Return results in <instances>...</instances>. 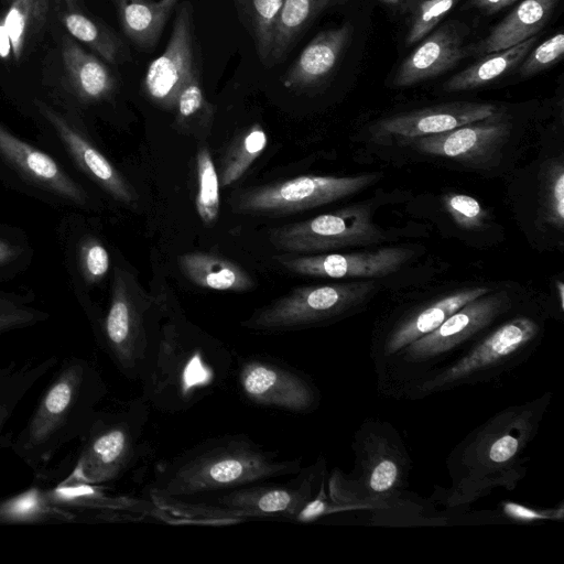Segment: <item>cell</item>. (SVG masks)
Returning a JSON list of instances; mask_svg holds the SVG:
<instances>
[{"instance_id": "bcb514c9", "label": "cell", "mask_w": 564, "mask_h": 564, "mask_svg": "<svg viewBox=\"0 0 564 564\" xmlns=\"http://www.w3.org/2000/svg\"><path fill=\"white\" fill-rule=\"evenodd\" d=\"M11 52V43L0 18V57L6 58Z\"/></svg>"}, {"instance_id": "e575fe53", "label": "cell", "mask_w": 564, "mask_h": 564, "mask_svg": "<svg viewBox=\"0 0 564 564\" xmlns=\"http://www.w3.org/2000/svg\"><path fill=\"white\" fill-rule=\"evenodd\" d=\"M540 180L539 214L541 220L562 230L564 225V164L562 158L545 163Z\"/></svg>"}, {"instance_id": "ee69618b", "label": "cell", "mask_w": 564, "mask_h": 564, "mask_svg": "<svg viewBox=\"0 0 564 564\" xmlns=\"http://www.w3.org/2000/svg\"><path fill=\"white\" fill-rule=\"evenodd\" d=\"M563 511V506H560L558 509L538 510L513 501L502 503V513L509 519L518 522L562 520Z\"/></svg>"}, {"instance_id": "d6986e66", "label": "cell", "mask_w": 564, "mask_h": 564, "mask_svg": "<svg viewBox=\"0 0 564 564\" xmlns=\"http://www.w3.org/2000/svg\"><path fill=\"white\" fill-rule=\"evenodd\" d=\"M412 256L402 247H386L352 253H317L281 256L278 261L286 270L318 278H381L398 271Z\"/></svg>"}, {"instance_id": "c3c4849f", "label": "cell", "mask_w": 564, "mask_h": 564, "mask_svg": "<svg viewBox=\"0 0 564 564\" xmlns=\"http://www.w3.org/2000/svg\"><path fill=\"white\" fill-rule=\"evenodd\" d=\"M386 4H389V6H400V4H405L409 0H379Z\"/></svg>"}, {"instance_id": "4fadbf2b", "label": "cell", "mask_w": 564, "mask_h": 564, "mask_svg": "<svg viewBox=\"0 0 564 564\" xmlns=\"http://www.w3.org/2000/svg\"><path fill=\"white\" fill-rule=\"evenodd\" d=\"M375 174L356 176L302 175L249 188L231 205L239 214L278 216L316 208L362 191Z\"/></svg>"}, {"instance_id": "d6a6232c", "label": "cell", "mask_w": 564, "mask_h": 564, "mask_svg": "<svg viewBox=\"0 0 564 564\" xmlns=\"http://www.w3.org/2000/svg\"><path fill=\"white\" fill-rule=\"evenodd\" d=\"M50 316L46 310L36 304L33 291L0 289V336L44 323Z\"/></svg>"}, {"instance_id": "60d3db41", "label": "cell", "mask_w": 564, "mask_h": 564, "mask_svg": "<svg viewBox=\"0 0 564 564\" xmlns=\"http://www.w3.org/2000/svg\"><path fill=\"white\" fill-rule=\"evenodd\" d=\"M442 202L445 210L459 228L480 230L486 227L489 214L476 198L465 194L447 193L442 197Z\"/></svg>"}, {"instance_id": "2e32d148", "label": "cell", "mask_w": 564, "mask_h": 564, "mask_svg": "<svg viewBox=\"0 0 564 564\" xmlns=\"http://www.w3.org/2000/svg\"><path fill=\"white\" fill-rule=\"evenodd\" d=\"M236 379L241 398L257 406L306 414L319 405L321 394L312 379L272 357L239 359Z\"/></svg>"}, {"instance_id": "277c9868", "label": "cell", "mask_w": 564, "mask_h": 564, "mask_svg": "<svg viewBox=\"0 0 564 564\" xmlns=\"http://www.w3.org/2000/svg\"><path fill=\"white\" fill-rule=\"evenodd\" d=\"M108 393L98 368L84 357H66L42 391L10 448L35 477L67 445L79 442Z\"/></svg>"}, {"instance_id": "f6af8a7d", "label": "cell", "mask_w": 564, "mask_h": 564, "mask_svg": "<svg viewBox=\"0 0 564 564\" xmlns=\"http://www.w3.org/2000/svg\"><path fill=\"white\" fill-rule=\"evenodd\" d=\"M517 0H468L465 4L468 9H476L485 14H492Z\"/></svg>"}, {"instance_id": "7bdbcfd3", "label": "cell", "mask_w": 564, "mask_h": 564, "mask_svg": "<svg viewBox=\"0 0 564 564\" xmlns=\"http://www.w3.org/2000/svg\"><path fill=\"white\" fill-rule=\"evenodd\" d=\"M528 54L520 67L521 75L531 76L549 68L564 54V34H554Z\"/></svg>"}, {"instance_id": "d590c367", "label": "cell", "mask_w": 564, "mask_h": 564, "mask_svg": "<svg viewBox=\"0 0 564 564\" xmlns=\"http://www.w3.org/2000/svg\"><path fill=\"white\" fill-rule=\"evenodd\" d=\"M68 33L90 46L104 59L116 63L121 54L118 39L105 26L80 12H68L63 17Z\"/></svg>"}, {"instance_id": "3957f363", "label": "cell", "mask_w": 564, "mask_h": 564, "mask_svg": "<svg viewBox=\"0 0 564 564\" xmlns=\"http://www.w3.org/2000/svg\"><path fill=\"white\" fill-rule=\"evenodd\" d=\"M301 459L285 458L243 434L205 440L164 463L150 486V500H191L301 470Z\"/></svg>"}, {"instance_id": "5bb4252c", "label": "cell", "mask_w": 564, "mask_h": 564, "mask_svg": "<svg viewBox=\"0 0 564 564\" xmlns=\"http://www.w3.org/2000/svg\"><path fill=\"white\" fill-rule=\"evenodd\" d=\"M90 214L65 212L55 232L69 288L89 322L98 314L90 293L112 271V260L105 239Z\"/></svg>"}, {"instance_id": "cb8c5ba5", "label": "cell", "mask_w": 564, "mask_h": 564, "mask_svg": "<svg viewBox=\"0 0 564 564\" xmlns=\"http://www.w3.org/2000/svg\"><path fill=\"white\" fill-rule=\"evenodd\" d=\"M352 32L349 22L317 34L294 61L282 82L289 88L321 84L336 67Z\"/></svg>"}, {"instance_id": "1f68e13d", "label": "cell", "mask_w": 564, "mask_h": 564, "mask_svg": "<svg viewBox=\"0 0 564 564\" xmlns=\"http://www.w3.org/2000/svg\"><path fill=\"white\" fill-rule=\"evenodd\" d=\"M47 12L46 0H11L1 18L11 43V53L19 61L29 36L39 29Z\"/></svg>"}, {"instance_id": "e0dca14e", "label": "cell", "mask_w": 564, "mask_h": 564, "mask_svg": "<svg viewBox=\"0 0 564 564\" xmlns=\"http://www.w3.org/2000/svg\"><path fill=\"white\" fill-rule=\"evenodd\" d=\"M511 121L501 111L442 133L415 138L403 144L420 152L454 159L474 169H489L499 162L511 133Z\"/></svg>"}, {"instance_id": "603a6c76", "label": "cell", "mask_w": 564, "mask_h": 564, "mask_svg": "<svg viewBox=\"0 0 564 564\" xmlns=\"http://www.w3.org/2000/svg\"><path fill=\"white\" fill-rule=\"evenodd\" d=\"M58 364V358L32 356L0 366V449L10 448L12 421L33 388Z\"/></svg>"}, {"instance_id": "7a4b0ae2", "label": "cell", "mask_w": 564, "mask_h": 564, "mask_svg": "<svg viewBox=\"0 0 564 564\" xmlns=\"http://www.w3.org/2000/svg\"><path fill=\"white\" fill-rule=\"evenodd\" d=\"M551 393L511 405L470 432L448 456L452 485L444 501L468 505L496 488L512 490L527 473L525 452L538 433Z\"/></svg>"}, {"instance_id": "f1b7e54d", "label": "cell", "mask_w": 564, "mask_h": 564, "mask_svg": "<svg viewBox=\"0 0 564 564\" xmlns=\"http://www.w3.org/2000/svg\"><path fill=\"white\" fill-rule=\"evenodd\" d=\"M536 40L534 35L509 48L480 56V59L445 82L443 89L449 93L470 90L499 78L523 61Z\"/></svg>"}, {"instance_id": "ffe728a7", "label": "cell", "mask_w": 564, "mask_h": 564, "mask_svg": "<svg viewBox=\"0 0 564 564\" xmlns=\"http://www.w3.org/2000/svg\"><path fill=\"white\" fill-rule=\"evenodd\" d=\"M496 111L497 107L487 102H451L384 118L371 131L377 139H395L403 144L482 120Z\"/></svg>"}, {"instance_id": "d4e9b609", "label": "cell", "mask_w": 564, "mask_h": 564, "mask_svg": "<svg viewBox=\"0 0 564 564\" xmlns=\"http://www.w3.org/2000/svg\"><path fill=\"white\" fill-rule=\"evenodd\" d=\"M558 0H523L469 53L486 54L514 46L538 34L549 21Z\"/></svg>"}, {"instance_id": "74e56055", "label": "cell", "mask_w": 564, "mask_h": 564, "mask_svg": "<svg viewBox=\"0 0 564 564\" xmlns=\"http://www.w3.org/2000/svg\"><path fill=\"white\" fill-rule=\"evenodd\" d=\"M459 1L409 0L405 3L409 13L405 43L412 45L424 39Z\"/></svg>"}, {"instance_id": "ba28073f", "label": "cell", "mask_w": 564, "mask_h": 564, "mask_svg": "<svg viewBox=\"0 0 564 564\" xmlns=\"http://www.w3.org/2000/svg\"><path fill=\"white\" fill-rule=\"evenodd\" d=\"M0 183L65 212L95 213L100 199L59 158L0 120Z\"/></svg>"}, {"instance_id": "f35d334b", "label": "cell", "mask_w": 564, "mask_h": 564, "mask_svg": "<svg viewBox=\"0 0 564 564\" xmlns=\"http://www.w3.org/2000/svg\"><path fill=\"white\" fill-rule=\"evenodd\" d=\"M268 143L265 131L260 124L252 126L242 137L223 169L219 184L228 186L239 180L252 162L262 153Z\"/></svg>"}, {"instance_id": "30bf717a", "label": "cell", "mask_w": 564, "mask_h": 564, "mask_svg": "<svg viewBox=\"0 0 564 564\" xmlns=\"http://www.w3.org/2000/svg\"><path fill=\"white\" fill-rule=\"evenodd\" d=\"M541 333L529 316L511 318L477 341L466 354L431 370L403 394L412 399L494 379L528 358Z\"/></svg>"}, {"instance_id": "4316f807", "label": "cell", "mask_w": 564, "mask_h": 564, "mask_svg": "<svg viewBox=\"0 0 564 564\" xmlns=\"http://www.w3.org/2000/svg\"><path fill=\"white\" fill-rule=\"evenodd\" d=\"M182 272L194 284L217 291L245 292L253 289L252 278L237 263L208 252L178 257Z\"/></svg>"}, {"instance_id": "4dcf8cb0", "label": "cell", "mask_w": 564, "mask_h": 564, "mask_svg": "<svg viewBox=\"0 0 564 564\" xmlns=\"http://www.w3.org/2000/svg\"><path fill=\"white\" fill-rule=\"evenodd\" d=\"M335 0H284L275 26L268 62H276L291 47L295 37Z\"/></svg>"}, {"instance_id": "83f0119b", "label": "cell", "mask_w": 564, "mask_h": 564, "mask_svg": "<svg viewBox=\"0 0 564 564\" xmlns=\"http://www.w3.org/2000/svg\"><path fill=\"white\" fill-rule=\"evenodd\" d=\"M178 0H115L126 35L138 46H153Z\"/></svg>"}, {"instance_id": "7dc6e473", "label": "cell", "mask_w": 564, "mask_h": 564, "mask_svg": "<svg viewBox=\"0 0 564 564\" xmlns=\"http://www.w3.org/2000/svg\"><path fill=\"white\" fill-rule=\"evenodd\" d=\"M556 290L558 292L561 310H564V283L560 280L556 281Z\"/></svg>"}, {"instance_id": "8fae6325", "label": "cell", "mask_w": 564, "mask_h": 564, "mask_svg": "<svg viewBox=\"0 0 564 564\" xmlns=\"http://www.w3.org/2000/svg\"><path fill=\"white\" fill-rule=\"evenodd\" d=\"M150 301L132 273L120 264L111 271L109 304L90 321L100 347L129 380H139L143 364Z\"/></svg>"}, {"instance_id": "8992f818", "label": "cell", "mask_w": 564, "mask_h": 564, "mask_svg": "<svg viewBox=\"0 0 564 564\" xmlns=\"http://www.w3.org/2000/svg\"><path fill=\"white\" fill-rule=\"evenodd\" d=\"M351 474L334 469L328 479L332 513L397 506L410 471V457L397 431L386 422L362 424L355 435Z\"/></svg>"}, {"instance_id": "44dd1931", "label": "cell", "mask_w": 564, "mask_h": 564, "mask_svg": "<svg viewBox=\"0 0 564 564\" xmlns=\"http://www.w3.org/2000/svg\"><path fill=\"white\" fill-rule=\"evenodd\" d=\"M467 26L449 21L429 33L401 63L394 86L406 87L445 73L469 54L465 45Z\"/></svg>"}, {"instance_id": "9c48e42d", "label": "cell", "mask_w": 564, "mask_h": 564, "mask_svg": "<svg viewBox=\"0 0 564 564\" xmlns=\"http://www.w3.org/2000/svg\"><path fill=\"white\" fill-rule=\"evenodd\" d=\"M149 408L140 397L99 409L78 442L73 467L61 480L101 486L119 479L138 459Z\"/></svg>"}, {"instance_id": "ab89813d", "label": "cell", "mask_w": 564, "mask_h": 564, "mask_svg": "<svg viewBox=\"0 0 564 564\" xmlns=\"http://www.w3.org/2000/svg\"><path fill=\"white\" fill-rule=\"evenodd\" d=\"M283 3L284 0H251L254 39L263 62H268Z\"/></svg>"}, {"instance_id": "ac0fdd59", "label": "cell", "mask_w": 564, "mask_h": 564, "mask_svg": "<svg viewBox=\"0 0 564 564\" xmlns=\"http://www.w3.org/2000/svg\"><path fill=\"white\" fill-rule=\"evenodd\" d=\"M192 12L189 2L180 6L167 45L149 65L143 80L149 98L163 108H174L180 90L196 70Z\"/></svg>"}, {"instance_id": "836d02e7", "label": "cell", "mask_w": 564, "mask_h": 564, "mask_svg": "<svg viewBox=\"0 0 564 564\" xmlns=\"http://www.w3.org/2000/svg\"><path fill=\"white\" fill-rule=\"evenodd\" d=\"M34 256L33 242L23 228L0 223V282L26 271Z\"/></svg>"}, {"instance_id": "7c38bea8", "label": "cell", "mask_w": 564, "mask_h": 564, "mask_svg": "<svg viewBox=\"0 0 564 564\" xmlns=\"http://www.w3.org/2000/svg\"><path fill=\"white\" fill-rule=\"evenodd\" d=\"M373 289L370 281L299 286L256 311L242 325L258 332H283L323 324L362 304Z\"/></svg>"}, {"instance_id": "b9f144b4", "label": "cell", "mask_w": 564, "mask_h": 564, "mask_svg": "<svg viewBox=\"0 0 564 564\" xmlns=\"http://www.w3.org/2000/svg\"><path fill=\"white\" fill-rule=\"evenodd\" d=\"M174 108L180 124L189 123L195 119L207 120L212 115V105L204 96L197 70L180 90Z\"/></svg>"}, {"instance_id": "7402d4cb", "label": "cell", "mask_w": 564, "mask_h": 564, "mask_svg": "<svg viewBox=\"0 0 564 564\" xmlns=\"http://www.w3.org/2000/svg\"><path fill=\"white\" fill-rule=\"evenodd\" d=\"M490 292L485 286L456 291L401 317L373 350L377 372L404 347L436 329L466 303Z\"/></svg>"}, {"instance_id": "484cf974", "label": "cell", "mask_w": 564, "mask_h": 564, "mask_svg": "<svg viewBox=\"0 0 564 564\" xmlns=\"http://www.w3.org/2000/svg\"><path fill=\"white\" fill-rule=\"evenodd\" d=\"M62 55L72 94L78 104L88 108L111 98L115 78L96 56L68 37L64 39Z\"/></svg>"}, {"instance_id": "9a60e30c", "label": "cell", "mask_w": 564, "mask_h": 564, "mask_svg": "<svg viewBox=\"0 0 564 564\" xmlns=\"http://www.w3.org/2000/svg\"><path fill=\"white\" fill-rule=\"evenodd\" d=\"M269 238L276 249L284 252L323 253L377 243L383 239V235L372 221L367 206L352 205L274 228Z\"/></svg>"}, {"instance_id": "6da1fadb", "label": "cell", "mask_w": 564, "mask_h": 564, "mask_svg": "<svg viewBox=\"0 0 564 564\" xmlns=\"http://www.w3.org/2000/svg\"><path fill=\"white\" fill-rule=\"evenodd\" d=\"M232 367L230 352L174 318L149 319L139 381L142 398L155 410L176 414L223 389Z\"/></svg>"}, {"instance_id": "5b68a950", "label": "cell", "mask_w": 564, "mask_h": 564, "mask_svg": "<svg viewBox=\"0 0 564 564\" xmlns=\"http://www.w3.org/2000/svg\"><path fill=\"white\" fill-rule=\"evenodd\" d=\"M325 474L321 458L302 467L288 482L260 481L197 499L152 502L170 516L173 524L224 525L256 519L296 522L317 495Z\"/></svg>"}, {"instance_id": "52a82bcc", "label": "cell", "mask_w": 564, "mask_h": 564, "mask_svg": "<svg viewBox=\"0 0 564 564\" xmlns=\"http://www.w3.org/2000/svg\"><path fill=\"white\" fill-rule=\"evenodd\" d=\"M31 115L42 147L59 158L94 192L131 206L135 192L122 172L100 149L86 118L67 104L32 98Z\"/></svg>"}, {"instance_id": "8d00e7d4", "label": "cell", "mask_w": 564, "mask_h": 564, "mask_svg": "<svg viewBox=\"0 0 564 564\" xmlns=\"http://www.w3.org/2000/svg\"><path fill=\"white\" fill-rule=\"evenodd\" d=\"M196 161L198 181L196 210L205 226H210L219 215V178L208 148L199 149Z\"/></svg>"}, {"instance_id": "f546056e", "label": "cell", "mask_w": 564, "mask_h": 564, "mask_svg": "<svg viewBox=\"0 0 564 564\" xmlns=\"http://www.w3.org/2000/svg\"><path fill=\"white\" fill-rule=\"evenodd\" d=\"M77 517L55 506L46 489L32 486L14 496L0 500V524H31L72 522Z\"/></svg>"}]
</instances>
